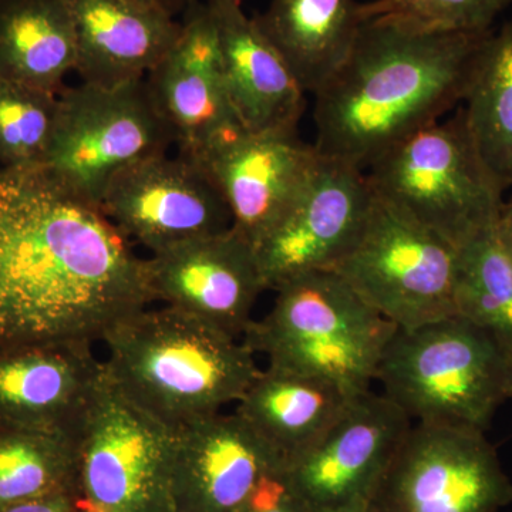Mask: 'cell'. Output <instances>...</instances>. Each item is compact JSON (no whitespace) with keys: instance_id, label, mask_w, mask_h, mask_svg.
<instances>
[{"instance_id":"6da1fadb","label":"cell","mask_w":512,"mask_h":512,"mask_svg":"<svg viewBox=\"0 0 512 512\" xmlns=\"http://www.w3.org/2000/svg\"><path fill=\"white\" fill-rule=\"evenodd\" d=\"M154 302L147 259L42 168H0V346L101 342Z\"/></svg>"},{"instance_id":"7a4b0ae2","label":"cell","mask_w":512,"mask_h":512,"mask_svg":"<svg viewBox=\"0 0 512 512\" xmlns=\"http://www.w3.org/2000/svg\"><path fill=\"white\" fill-rule=\"evenodd\" d=\"M491 32L421 33L367 20L348 60L315 94L313 146L366 171L464 100Z\"/></svg>"},{"instance_id":"3957f363","label":"cell","mask_w":512,"mask_h":512,"mask_svg":"<svg viewBox=\"0 0 512 512\" xmlns=\"http://www.w3.org/2000/svg\"><path fill=\"white\" fill-rule=\"evenodd\" d=\"M101 342L114 386L173 429L238 403L262 370L241 339L165 305L133 313Z\"/></svg>"},{"instance_id":"277c9868","label":"cell","mask_w":512,"mask_h":512,"mask_svg":"<svg viewBox=\"0 0 512 512\" xmlns=\"http://www.w3.org/2000/svg\"><path fill=\"white\" fill-rule=\"evenodd\" d=\"M376 382L413 423L485 431L512 399V346L456 313L397 329Z\"/></svg>"},{"instance_id":"5b68a950","label":"cell","mask_w":512,"mask_h":512,"mask_svg":"<svg viewBox=\"0 0 512 512\" xmlns=\"http://www.w3.org/2000/svg\"><path fill=\"white\" fill-rule=\"evenodd\" d=\"M276 293L271 311L242 336L244 345L271 369L370 390L396 326L332 269L298 276Z\"/></svg>"},{"instance_id":"8992f818","label":"cell","mask_w":512,"mask_h":512,"mask_svg":"<svg viewBox=\"0 0 512 512\" xmlns=\"http://www.w3.org/2000/svg\"><path fill=\"white\" fill-rule=\"evenodd\" d=\"M370 187L460 249L497 225L504 192L488 173L460 111L417 131L365 171Z\"/></svg>"},{"instance_id":"52a82bcc","label":"cell","mask_w":512,"mask_h":512,"mask_svg":"<svg viewBox=\"0 0 512 512\" xmlns=\"http://www.w3.org/2000/svg\"><path fill=\"white\" fill-rule=\"evenodd\" d=\"M457 262L453 245L373 191L332 271L397 329H414L456 315Z\"/></svg>"},{"instance_id":"ba28073f","label":"cell","mask_w":512,"mask_h":512,"mask_svg":"<svg viewBox=\"0 0 512 512\" xmlns=\"http://www.w3.org/2000/svg\"><path fill=\"white\" fill-rule=\"evenodd\" d=\"M174 137L146 79L100 87L82 83L59 94V111L42 170L83 200L100 205L111 181L167 154Z\"/></svg>"},{"instance_id":"9c48e42d","label":"cell","mask_w":512,"mask_h":512,"mask_svg":"<svg viewBox=\"0 0 512 512\" xmlns=\"http://www.w3.org/2000/svg\"><path fill=\"white\" fill-rule=\"evenodd\" d=\"M174 444L175 429L131 402L107 376L79 433L77 510L177 512Z\"/></svg>"},{"instance_id":"30bf717a","label":"cell","mask_w":512,"mask_h":512,"mask_svg":"<svg viewBox=\"0 0 512 512\" xmlns=\"http://www.w3.org/2000/svg\"><path fill=\"white\" fill-rule=\"evenodd\" d=\"M511 503V478L484 431L413 423L367 510L500 512Z\"/></svg>"},{"instance_id":"8fae6325","label":"cell","mask_w":512,"mask_h":512,"mask_svg":"<svg viewBox=\"0 0 512 512\" xmlns=\"http://www.w3.org/2000/svg\"><path fill=\"white\" fill-rule=\"evenodd\" d=\"M99 207L124 237L151 255L232 227L227 202L210 174L181 156L163 154L123 171Z\"/></svg>"},{"instance_id":"7c38bea8","label":"cell","mask_w":512,"mask_h":512,"mask_svg":"<svg viewBox=\"0 0 512 512\" xmlns=\"http://www.w3.org/2000/svg\"><path fill=\"white\" fill-rule=\"evenodd\" d=\"M183 13L180 35L146 83L173 133L178 156L198 163L247 130L229 101L210 6L190 0Z\"/></svg>"},{"instance_id":"4fadbf2b","label":"cell","mask_w":512,"mask_h":512,"mask_svg":"<svg viewBox=\"0 0 512 512\" xmlns=\"http://www.w3.org/2000/svg\"><path fill=\"white\" fill-rule=\"evenodd\" d=\"M412 426L396 403L367 390L315 446L282 467V477L312 510L367 505Z\"/></svg>"},{"instance_id":"5bb4252c","label":"cell","mask_w":512,"mask_h":512,"mask_svg":"<svg viewBox=\"0 0 512 512\" xmlns=\"http://www.w3.org/2000/svg\"><path fill=\"white\" fill-rule=\"evenodd\" d=\"M372 198L365 171L320 156L298 200L255 245L265 289L332 269L359 234Z\"/></svg>"},{"instance_id":"9a60e30c","label":"cell","mask_w":512,"mask_h":512,"mask_svg":"<svg viewBox=\"0 0 512 512\" xmlns=\"http://www.w3.org/2000/svg\"><path fill=\"white\" fill-rule=\"evenodd\" d=\"M154 301L242 339L266 291L254 245L234 228L147 258Z\"/></svg>"},{"instance_id":"2e32d148","label":"cell","mask_w":512,"mask_h":512,"mask_svg":"<svg viewBox=\"0 0 512 512\" xmlns=\"http://www.w3.org/2000/svg\"><path fill=\"white\" fill-rule=\"evenodd\" d=\"M198 163L227 202L232 228L255 248L305 190L320 154L298 130L244 131Z\"/></svg>"},{"instance_id":"e0dca14e","label":"cell","mask_w":512,"mask_h":512,"mask_svg":"<svg viewBox=\"0 0 512 512\" xmlns=\"http://www.w3.org/2000/svg\"><path fill=\"white\" fill-rule=\"evenodd\" d=\"M106 377L92 343L0 346V426L79 436Z\"/></svg>"},{"instance_id":"ac0fdd59","label":"cell","mask_w":512,"mask_h":512,"mask_svg":"<svg viewBox=\"0 0 512 512\" xmlns=\"http://www.w3.org/2000/svg\"><path fill=\"white\" fill-rule=\"evenodd\" d=\"M284 460L237 413L175 429L171 490L177 512H237Z\"/></svg>"},{"instance_id":"d6986e66","label":"cell","mask_w":512,"mask_h":512,"mask_svg":"<svg viewBox=\"0 0 512 512\" xmlns=\"http://www.w3.org/2000/svg\"><path fill=\"white\" fill-rule=\"evenodd\" d=\"M76 35V72L100 87L146 79L173 47L181 22L144 0H64Z\"/></svg>"},{"instance_id":"ffe728a7","label":"cell","mask_w":512,"mask_h":512,"mask_svg":"<svg viewBox=\"0 0 512 512\" xmlns=\"http://www.w3.org/2000/svg\"><path fill=\"white\" fill-rule=\"evenodd\" d=\"M232 109L247 131L298 130L305 92L268 37L231 0H208Z\"/></svg>"},{"instance_id":"44dd1931","label":"cell","mask_w":512,"mask_h":512,"mask_svg":"<svg viewBox=\"0 0 512 512\" xmlns=\"http://www.w3.org/2000/svg\"><path fill=\"white\" fill-rule=\"evenodd\" d=\"M362 393L322 377L266 367L235 413L274 448L285 466L315 446Z\"/></svg>"},{"instance_id":"7402d4cb","label":"cell","mask_w":512,"mask_h":512,"mask_svg":"<svg viewBox=\"0 0 512 512\" xmlns=\"http://www.w3.org/2000/svg\"><path fill=\"white\" fill-rule=\"evenodd\" d=\"M254 19L313 96L348 60L365 25L356 0H271Z\"/></svg>"},{"instance_id":"603a6c76","label":"cell","mask_w":512,"mask_h":512,"mask_svg":"<svg viewBox=\"0 0 512 512\" xmlns=\"http://www.w3.org/2000/svg\"><path fill=\"white\" fill-rule=\"evenodd\" d=\"M76 57L64 0H0V79L60 94Z\"/></svg>"},{"instance_id":"cb8c5ba5","label":"cell","mask_w":512,"mask_h":512,"mask_svg":"<svg viewBox=\"0 0 512 512\" xmlns=\"http://www.w3.org/2000/svg\"><path fill=\"white\" fill-rule=\"evenodd\" d=\"M460 110L478 157L500 190L512 187V22L485 39Z\"/></svg>"},{"instance_id":"d4e9b609","label":"cell","mask_w":512,"mask_h":512,"mask_svg":"<svg viewBox=\"0 0 512 512\" xmlns=\"http://www.w3.org/2000/svg\"><path fill=\"white\" fill-rule=\"evenodd\" d=\"M79 436L0 426V508L76 494Z\"/></svg>"},{"instance_id":"484cf974","label":"cell","mask_w":512,"mask_h":512,"mask_svg":"<svg viewBox=\"0 0 512 512\" xmlns=\"http://www.w3.org/2000/svg\"><path fill=\"white\" fill-rule=\"evenodd\" d=\"M456 309L512 346V264L495 228L458 249Z\"/></svg>"},{"instance_id":"4316f807","label":"cell","mask_w":512,"mask_h":512,"mask_svg":"<svg viewBox=\"0 0 512 512\" xmlns=\"http://www.w3.org/2000/svg\"><path fill=\"white\" fill-rule=\"evenodd\" d=\"M57 111L59 94L0 79V168L42 167Z\"/></svg>"},{"instance_id":"83f0119b","label":"cell","mask_w":512,"mask_h":512,"mask_svg":"<svg viewBox=\"0 0 512 512\" xmlns=\"http://www.w3.org/2000/svg\"><path fill=\"white\" fill-rule=\"evenodd\" d=\"M512 0H370L363 20L421 33H485Z\"/></svg>"},{"instance_id":"f1b7e54d","label":"cell","mask_w":512,"mask_h":512,"mask_svg":"<svg viewBox=\"0 0 512 512\" xmlns=\"http://www.w3.org/2000/svg\"><path fill=\"white\" fill-rule=\"evenodd\" d=\"M237 512H313L303 503L281 473L266 477Z\"/></svg>"},{"instance_id":"f546056e","label":"cell","mask_w":512,"mask_h":512,"mask_svg":"<svg viewBox=\"0 0 512 512\" xmlns=\"http://www.w3.org/2000/svg\"><path fill=\"white\" fill-rule=\"evenodd\" d=\"M0 512H79L76 494L62 493L22 501L0 508Z\"/></svg>"},{"instance_id":"4dcf8cb0","label":"cell","mask_w":512,"mask_h":512,"mask_svg":"<svg viewBox=\"0 0 512 512\" xmlns=\"http://www.w3.org/2000/svg\"><path fill=\"white\" fill-rule=\"evenodd\" d=\"M495 232H497L498 241L512 264V198L510 201L503 202L497 225H495Z\"/></svg>"},{"instance_id":"1f68e13d","label":"cell","mask_w":512,"mask_h":512,"mask_svg":"<svg viewBox=\"0 0 512 512\" xmlns=\"http://www.w3.org/2000/svg\"><path fill=\"white\" fill-rule=\"evenodd\" d=\"M144 2L151 3V5L163 9L177 18L178 13L184 12V9L187 8L190 0H144Z\"/></svg>"},{"instance_id":"d6a6232c","label":"cell","mask_w":512,"mask_h":512,"mask_svg":"<svg viewBox=\"0 0 512 512\" xmlns=\"http://www.w3.org/2000/svg\"><path fill=\"white\" fill-rule=\"evenodd\" d=\"M313 512H369L366 504L348 505V507L330 508V510H313Z\"/></svg>"},{"instance_id":"836d02e7","label":"cell","mask_w":512,"mask_h":512,"mask_svg":"<svg viewBox=\"0 0 512 512\" xmlns=\"http://www.w3.org/2000/svg\"><path fill=\"white\" fill-rule=\"evenodd\" d=\"M231 2H235L238 3V5H242V2H244V0H231Z\"/></svg>"}]
</instances>
